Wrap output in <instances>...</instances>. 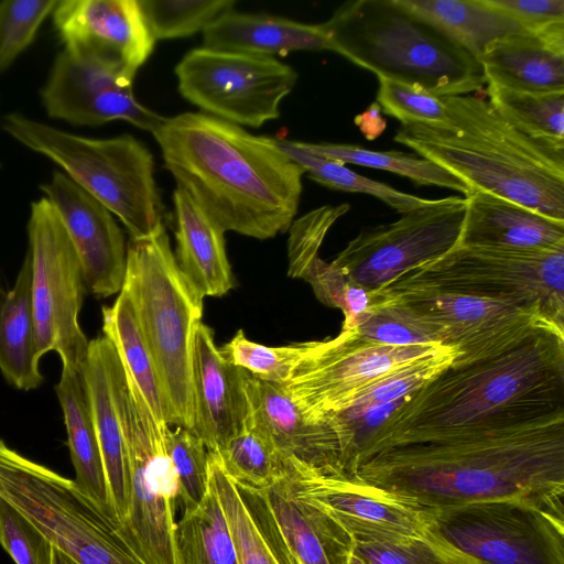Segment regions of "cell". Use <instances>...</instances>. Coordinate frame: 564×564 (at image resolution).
I'll list each match as a JSON object with an SVG mask.
<instances>
[{"label":"cell","instance_id":"obj_38","mask_svg":"<svg viewBox=\"0 0 564 564\" xmlns=\"http://www.w3.org/2000/svg\"><path fill=\"white\" fill-rule=\"evenodd\" d=\"M216 455L225 474L240 486L264 490L283 477L284 458L249 415L241 431Z\"/></svg>","mask_w":564,"mask_h":564},{"label":"cell","instance_id":"obj_36","mask_svg":"<svg viewBox=\"0 0 564 564\" xmlns=\"http://www.w3.org/2000/svg\"><path fill=\"white\" fill-rule=\"evenodd\" d=\"M274 139L282 152L296 163L304 174L330 189L375 196L400 214L420 208L431 200L360 175L341 162L313 154L303 149L297 141Z\"/></svg>","mask_w":564,"mask_h":564},{"label":"cell","instance_id":"obj_33","mask_svg":"<svg viewBox=\"0 0 564 564\" xmlns=\"http://www.w3.org/2000/svg\"><path fill=\"white\" fill-rule=\"evenodd\" d=\"M477 59L494 41L525 29L489 0H400ZM529 31V30H528Z\"/></svg>","mask_w":564,"mask_h":564},{"label":"cell","instance_id":"obj_32","mask_svg":"<svg viewBox=\"0 0 564 564\" xmlns=\"http://www.w3.org/2000/svg\"><path fill=\"white\" fill-rule=\"evenodd\" d=\"M104 336L112 344L124 373L161 429L170 415L160 377L129 295L120 290L111 306H102Z\"/></svg>","mask_w":564,"mask_h":564},{"label":"cell","instance_id":"obj_52","mask_svg":"<svg viewBox=\"0 0 564 564\" xmlns=\"http://www.w3.org/2000/svg\"><path fill=\"white\" fill-rule=\"evenodd\" d=\"M348 564H367V563L359 555H357L354 551L352 554L350 555Z\"/></svg>","mask_w":564,"mask_h":564},{"label":"cell","instance_id":"obj_20","mask_svg":"<svg viewBox=\"0 0 564 564\" xmlns=\"http://www.w3.org/2000/svg\"><path fill=\"white\" fill-rule=\"evenodd\" d=\"M56 209L80 262L86 288L98 297L119 293L127 245L115 216L62 171L40 185Z\"/></svg>","mask_w":564,"mask_h":564},{"label":"cell","instance_id":"obj_26","mask_svg":"<svg viewBox=\"0 0 564 564\" xmlns=\"http://www.w3.org/2000/svg\"><path fill=\"white\" fill-rule=\"evenodd\" d=\"M176 261L205 296H223L235 286L225 231L182 189L173 193Z\"/></svg>","mask_w":564,"mask_h":564},{"label":"cell","instance_id":"obj_16","mask_svg":"<svg viewBox=\"0 0 564 564\" xmlns=\"http://www.w3.org/2000/svg\"><path fill=\"white\" fill-rule=\"evenodd\" d=\"M386 293L421 319L438 344L459 354L452 364L456 366L500 354L538 328L554 325L535 308L503 301L422 291Z\"/></svg>","mask_w":564,"mask_h":564},{"label":"cell","instance_id":"obj_41","mask_svg":"<svg viewBox=\"0 0 564 564\" xmlns=\"http://www.w3.org/2000/svg\"><path fill=\"white\" fill-rule=\"evenodd\" d=\"M311 341L293 343L286 346H265L251 341L242 329L224 347L221 356L252 377L270 383L284 386L302 357L308 351Z\"/></svg>","mask_w":564,"mask_h":564},{"label":"cell","instance_id":"obj_17","mask_svg":"<svg viewBox=\"0 0 564 564\" xmlns=\"http://www.w3.org/2000/svg\"><path fill=\"white\" fill-rule=\"evenodd\" d=\"M282 481L293 496L326 513L354 540H401L427 534L422 509L361 480L284 458Z\"/></svg>","mask_w":564,"mask_h":564},{"label":"cell","instance_id":"obj_3","mask_svg":"<svg viewBox=\"0 0 564 564\" xmlns=\"http://www.w3.org/2000/svg\"><path fill=\"white\" fill-rule=\"evenodd\" d=\"M563 409L564 329L549 324L500 354L451 365L406 395L360 460L391 446L529 421Z\"/></svg>","mask_w":564,"mask_h":564},{"label":"cell","instance_id":"obj_34","mask_svg":"<svg viewBox=\"0 0 564 564\" xmlns=\"http://www.w3.org/2000/svg\"><path fill=\"white\" fill-rule=\"evenodd\" d=\"M175 549L178 564H238L226 516L210 486L203 501L176 522Z\"/></svg>","mask_w":564,"mask_h":564},{"label":"cell","instance_id":"obj_7","mask_svg":"<svg viewBox=\"0 0 564 564\" xmlns=\"http://www.w3.org/2000/svg\"><path fill=\"white\" fill-rule=\"evenodd\" d=\"M2 129L58 165L123 224L130 239H147L165 230L153 155L133 135L84 137L21 112L7 113Z\"/></svg>","mask_w":564,"mask_h":564},{"label":"cell","instance_id":"obj_5","mask_svg":"<svg viewBox=\"0 0 564 564\" xmlns=\"http://www.w3.org/2000/svg\"><path fill=\"white\" fill-rule=\"evenodd\" d=\"M319 25L327 51L378 78L441 98L469 95L486 84L473 54L400 0L349 1Z\"/></svg>","mask_w":564,"mask_h":564},{"label":"cell","instance_id":"obj_53","mask_svg":"<svg viewBox=\"0 0 564 564\" xmlns=\"http://www.w3.org/2000/svg\"><path fill=\"white\" fill-rule=\"evenodd\" d=\"M0 166H1V163H0Z\"/></svg>","mask_w":564,"mask_h":564},{"label":"cell","instance_id":"obj_12","mask_svg":"<svg viewBox=\"0 0 564 564\" xmlns=\"http://www.w3.org/2000/svg\"><path fill=\"white\" fill-rule=\"evenodd\" d=\"M28 238L37 356L53 350L62 366L83 369L89 340L78 316L86 285L74 246L45 196L31 204Z\"/></svg>","mask_w":564,"mask_h":564},{"label":"cell","instance_id":"obj_28","mask_svg":"<svg viewBox=\"0 0 564 564\" xmlns=\"http://www.w3.org/2000/svg\"><path fill=\"white\" fill-rule=\"evenodd\" d=\"M204 47L256 56H284L293 51L327 50L319 24L291 19L230 11L203 32Z\"/></svg>","mask_w":564,"mask_h":564},{"label":"cell","instance_id":"obj_24","mask_svg":"<svg viewBox=\"0 0 564 564\" xmlns=\"http://www.w3.org/2000/svg\"><path fill=\"white\" fill-rule=\"evenodd\" d=\"M466 214L459 243L509 250L564 247V223L482 192L465 196Z\"/></svg>","mask_w":564,"mask_h":564},{"label":"cell","instance_id":"obj_1","mask_svg":"<svg viewBox=\"0 0 564 564\" xmlns=\"http://www.w3.org/2000/svg\"><path fill=\"white\" fill-rule=\"evenodd\" d=\"M352 479L420 509L512 498L564 514V409L391 446L362 458Z\"/></svg>","mask_w":564,"mask_h":564},{"label":"cell","instance_id":"obj_11","mask_svg":"<svg viewBox=\"0 0 564 564\" xmlns=\"http://www.w3.org/2000/svg\"><path fill=\"white\" fill-rule=\"evenodd\" d=\"M426 532L475 564H564V514L522 499L422 509Z\"/></svg>","mask_w":564,"mask_h":564},{"label":"cell","instance_id":"obj_19","mask_svg":"<svg viewBox=\"0 0 564 564\" xmlns=\"http://www.w3.org/2000/svg\"><path fill=\"white\" fill-rule=\"evenodd\" d=\"M52 18L64 50L95 58L130 82L155 46L138 0H62Z\"/></svg>","mask_w":564,"mask_h":564},{"label":"cell","instance_id":"obj_31","mask_svg":"<svg viewBox=\"0 0 564 564\" xmlns=\"http://www.w3.org/2000/svg\"><path fill=\"white\" fill-rule=\"evenodd\" d=\"M39 361L26 253L14 285L0 296V371L12 387L34 390L44 380Z\"/></svg>","mask_w":564,"mask_h":564},{"label":"cell","instance_id":"obj_23","mask_svg":"<svg viewBox=\"0 0 564 564\" xmlns=\"http://www.w3.org/2000/svg\"><path fill=\"white\" fill-rule=\"evenodd\" d=\"M486 83L529 93L564 91V22L491 42L478 57Z\"/></svg>","mask_w":564,"mask_h":564},{"label":"cell","instance_id":"obj_50","mask_svg":"<svg viewBox=\"0 0 564 564\" xmlns=\"http://www.w3.org/2000/svg\"><path fill=\"white\" fill-rule=\"evenodd\" d=\"M355 123L361 133L369 140L378 138L386 129V120L381 116V108L372 102L364 112L355 118Z\"/></svg>","mask_w":564,"mask_h":564},{"label":"cell","instance_id":"obj_29","mask_svg":"<svg viewBox=\"0 0 564 564\" xmlns=\"http://www.w3.org/2000/svg\"><path fill=\"white\" fill-rule=\"evenodd\" d=\"M110 347L111 343L105 336L89 340L83 372L88 388L112 509L117 521L121 523L129 506V469L110 382L108 362Z\"/></svg>","mask_w":564,"mask_h":564},{"label":"cell","instance_id":"obj_45","mask_svg":"<svg viewBox=\"0 0 564 564\" xmlns=\"http://www.w3.org/2000/svg\"><path fill=\"white\" fill-rule=\"evenodd\" d=\"M381 291V290H379ZM356 329L361 336L386 345L410 346L438 344L427 326L389 294Z\"/></svg>","mask_w":564,"mask_h":564},{"label":"cell","instance_id":"obj_48","mask_svg":"<svg viewBox=\"0 0 564 564\" xmlns=\"http://www.w3.org/2000/svg\"><path fill=\"white\" fill-rule=\"evenodd\" d=\"M0 545L15 564H52L53 544L0 497Z\"/></svg>","mask_w":564,"mask_h":564},{"label":"cell","instance_id":"obj_8","mask_svg":"<svg viewBox=\"0 0 564 564\" xmlns=\"http://www.w3.org/2000/svg\"><path fill=\"white\" fill-rule=\"evenodd\" d=\"M0 497L77 564H147L74 479L34 462L0 438Z\"/></svg>","mask_w":564,"mask_h":564},{"label":"cell","instance_id":"obj_25","mask_svg":"<svg viewBox=\"0 0 564 564\" xmlns=\"http://www.w3.org/2000/svg\"><path fill=\"white\" fill-rule=\"evenodd\" d=\"M209 486L226 516L238 564H297L276 527L262 490L234 482L223 470L214 452H209Z\"/></svg>","mask_w":564,"mask_h":564},{"label":"cell","instance_id":"obj_13","mask_svg":"<svg viewBox=\"0 0 564 564\" xmlns=\"http://www.w3.org/2000/svg\"><path fill=\"white\" fill-rule=\"evenodd\" d=\"M441 344L392 346L340 330L327 340H312L308 351L282 386L311 423L348 409L367 389L390 373L446 349Z\"/></svg>","mask_w":564,"mask_h":564},{"label":"cell","instance_id":"obj_35","mask_svg":"<svg viewBox=\"0 0 564 564\" xmlns=\"http://www.w3.org/2000/svg\"><path fill=\"white\" fill-rule=\"evenodd\" d=\"M306 151L341 162L384 170L408 177L416 185L438 186L470 194L468 186L438 164L413 153L373 151L355 144L297 141Z\"/></svg>","mask_w":564,"mask_h":564},{"label":"cell","instance_id":"obj_21","mask_svg":"<svg viewBox=\"0 0 564 564\" xmlns=\"http://www.w3.org/2000/svg\"><path fill=\"white\" fill-rule=\"evenodd\" d=\"M246 373L221 356L214 330L200 323L194 338L191 431L209 452H219L245 425L249 413Z\"/></svg>","mask_w":564,"mask_h":564},{"label":"cell","instance_id":"obj_6","mask_svg":"<svg viewBox=\"0 0 564 564\" xmlns=\"http://www.w3.org/2000/svg\"><path fill=\"white\" fill-rule=\"evenodd\" d=\"M156 366L170 426L194 424L193 352L203 295L181 270L165 230L130 239L122 283Z\"/></svg>","mask_w":564,"mask_h":564},{"label":"cell","instance_id":"obj_9","mask_svg":"<svg viewBox=\"0 0 564 564\" xmlns=\"http://www.w3.org/2000/svg\"><path fill=\"white\" fill-rule=\"evenodd\" d=\"M382 291L438 292L503 301L535 308L564 329V247L509 250L456 246L402 273Z\"/></svg>","mask_w":564,"mask_h":564},{"label":"cell","instance_id":"obj_51","mask_svg":"<svg viewBox=\"0 0 564 564\" xmlns=\"http://www.w3.org/2000/svg\"><path fill=\"white\" fill-rule=\"evenodd\" d=\"M52 564H77L70 557L65 555L63 552L53 547V562Z\"/></svg>","mask_w":564,"mask_h":564},{"label":"cell","instance_id":"obj_4","mask_svg":"<svg viewBox=\"0 0 564 564\" xmlns=\"http://www.w3.org/2000/svg\"><path fill=\"white\" fill-rule=\"evenodd\" d=\"M444 124L402 126L393 140L482 192L564 223V148L532 139L482 98H442Z\"/></svg>","mask_w":564,"mask_h":564},{"label":"cell","instance_id":"obj_43","mask_svg":"<svg viewBox=\"0 0 564 564\" xmlns=\"http://www.w3.org/2000/svg\"><path fill=\"white\" fill-rule=\"evenodd\" d=\"M367 564H475L430 534L401 540H354Z\"/></svg>","mask_w":564,"mask_h":564},{"label":"cell","instance_id":"obj_22","mask_svg":"<svg viewBox=\"0 0 564 564\" xmlns=\"http://www.w3.org/2000/svg\"><path fill=\"white\" fill-rule=\"evenodd\" d=\"M249 419L283 458L340 474L339 448L326 423L308 422L282 386L246 373Z\"/></svg>","mask_w":564,"mask_h":564},{"label":"cell","instance_id":"obj_27","mask_svg":"<svg viewBox=\"0 0 564 564\" xmlns=\"http://www.w3.org/2000/svg\"><path fill=\"white\" fill-rule=\"evenodd\" d=\"M262 492L297 564H348L354 539L343 527L318 508L293 496L282 478Z\"/></svg>","mask_w":564,"mask_h":564},{"label":"cell","instance_id":"obj_14","mask_svg":"<svg viewBox=\"0 0 564 564\" xmlns=\"http://www.w3.org/2000/svg\"><path fill=\"white\" fill-rule=\"evenodd\" d=\"M180 94L204 113L259 128L280 117L297 73L276 57L197 47L175 66Z\"/></svg>","mask_w":564,"mask_h":564},{"label":"cell","instance_id":"obj_39","mask_svg":"<svg viewBox=\"0 0 564 564\" xmlns=\"http://www.w3.org/2000/svg\"><path fill=\"white\" fill-rule=\"evenodd\" d=\"M302 279L307 281L316 297L344 314L341 330H350L364 323L372 310L384 301L381 291H369L349 280L333 262L315 258Z\"/></svg>","mask_w":564,"mask_h":564},{"label":"cell","instance_id":"obj_15","mask_svg":"<svg viewBox=\"0 0 564 564\" xmlns=\"http://www.w3.org/2000/svg\"><path fill=\"white\" fill-rule=\"evenodd\" d=\"M465 214V197L431 199L395 221L364 228L332 262L360 286L382 290L402 273L454 249Z\"/></svg>","mask_w":564,"mask_h":564},{"label":"cell","instance_id":"obj_42","mask_svg":"<svg viewBox=\"0 0 564 564\" xmlns=\"http://www.w3.org/2000/svg\"><path fill=\"white\" fill-rule=\"evenodd\" d=\"M164 440L176 473L183 511H191L209 491V452L197 435L183 426H167Z\"/></svg>","mask_w":564,"mask_h":564},{"label":"cell","instance_id":"obj_30","mask_svg":"<svg viewBox=\"0 0 564 564\" xmlns=\"http://www.w3.org/2000/svg\"><path fill=\"white\" fill-rule=\"evenodd\" d=\"M55 392L64 415L67 446L75 469L74 480L86 496L107 516L117 521L83 369L63 366Z\"/></svg>","mask_w":564,"mask_h":564},{"label":"cell","instance_id":"obj_44","mask_svg":"<svg viewBox=\"0 0 564 564\" xmlns=\"http://www.w3.org/2000/svg\"><path fill=\"white\" fill-rule=\"evenodd\" d=\"M57 0L0 1V74L26 50Z\"/></svg>","mask_w":564,"mask_h":564},{"label":"cell","instance_id":"obj_40","mask_svg":"<svg viewBox=\"0 0 564 564\" xmlns=\"http://www.w3.org/2000/svg\"><path fill=\"white\" fill-rule=\"evenodd\" d=\"M147 25L158 40L191 36L234 10L232 0H138Z\"/></svg>","mask_w":564,"mask_h":564},{"label":"cell","instance_id":"obj_47","mask_svg":"<svg viewBox=\"0 0 564 564\" xmlns=\"http://www.w3.org/2000/svg\"><path fill=\"white\" fill-rule=\"evenodd\" d=\"M378 79L376 102L383 113L395 118L402 126L447 122V108L441 97L399 82Z\"/></svg>","mask_w":564,"mask_h":564},{"label":"cell","instance_id":"obj_49","mask_svg":"<svg viewBox=\"0 0 564 564\" xmlns=\"http://www.w3.org/2000/svg\"><path fill=\"white\" fill-rule=\"evenodd\" d=\"M525 30L540 31L564 22V0H489Z\"/></svg>","mask_w":564,"mask_h":564},{"label":"cell","instance_id":"obj_10","mask_svg":"<svg viewBox=\"0 0 564 564\" xmlns=\"http://www.w3.org/2000/svg\"><path fill=\"white\" fill-rule=\"evenodd\" d=\"M109 375L121 424L128 469L129 506L119 523L130 545L147 564H178L175 508L178 484L164 433L128 380L111 345Z\"/></svg>","mask_w":564,"mask_h":564},{"label":"cell","instance_id":"obj_46","mask_svg":"<svg viewBox=\"0 0 564 564\" xmlns=\"http://www.w3.org/2000/svg\"><path fill=\"white\" fill-rule=\"evenodd\" d=\"M350 206L324 205L294 219L289 228L288 238V274L302 279L308 264L318 257L322 243L332 226L346 213Z\"/></svg>","mask_w":564,"mask_h":564},{"label":"cell","instance_id":"obj_18","mask_svg":"<svg viewBox=\"0 0 564 564\" xmlns=\"http://www.w3.org/2000/svg\"><path fill=\"white\" fill-rule=\"evenodd\" d=\"M47 116L76 127L127 121L153 133L165 120L134 97L132 82L91 57L59 51L40 89Z\"/></svg>","mask_w":564,"mask_h":564},{"label":"cell","instance_id":"obj_2","mask_svg":"<svg viewBox=\"0 0 564 564\" xmlns=\"http://www.w3.org/2000/svg\"><path fill=\"white\" fill-rule=\"evenodd\" d=\"M152 135L176 187L225 232L265 240L289 230L304 171L274 138L204 112L166 117Z\"/></svg>","mask_w":564,"mask_h":564},{"label":"cell","instance_id":"obj_37","mask_svg":"<svg viewBox=\"0 0 564 564\" xmlns=\"http://www.w3.org/2000/svg\"><path fill=\"white\" fill-rule=\"evenodd\" d=\"M489 104L525 135L564 148V91L529 93L487 86Z\"/></svg>","mask_w":564,"mask_h":564}]
</instances>
